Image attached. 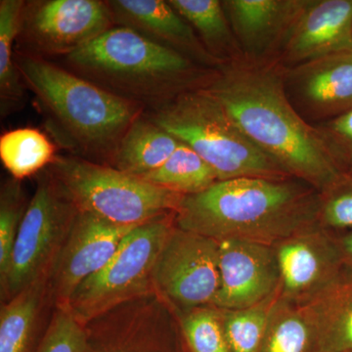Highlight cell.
<instances>
[{"instance_id": "6da1fadb", "label": "cell", "mask_w": 352, "mask_h": 352, "mask_svg": "<svg viewBox=\"0 0 352 352\" xmlns=\"http://www.w3.org/2000/svg\"><path fill=\"white\" fill-rule=\"evenodd\" d=\"M205 88L243 133L291 177L320 194L339 180L344 168L320 131L296 112L283 78L274 71L232 67L217 73Z\"/></svg>"}, {"instance_id": "7a4b0ae2", "label": "cell", "mask_w": 352, "mask_h": 352, "mask_svg": "<svg viewBox=\"0 0 352 352\" xmlns=\"http://www.w3.org/2000/svg\"><path fill=\"white\" fill-rule=\"evenodd\" d=\"M320 201L316 189L296 178H235L182 196L175 224L217 242L235 239L275 245L318 226Z\"/></svg>"}, {"instance_id": "3957f363", "label": "cell", "mask_w": 352, "mask_h": 352, "mask_svg": "<svg viewBox=\"0 0 352 352\" xmlns=\"http://www.w3.org/2000/svg\"><path fill=\"white\" fill-rule=\"evenodd\" d=\"M64 58L69 71L145 111L205 88L217 75L204 73L184 55L120 25Z\"/></svg>"}, {"instance_id": "277c9868", "label": "cell", "mask_w": 352, "mask_h": 352, "mask_svg": "<svg viewBox=\"0 0 352 352\" xmlns=\"http://www.w3.org/2000/svg\"><path fill=\"white\" fill-rule=\"evenodd\" d=\"M15 63L67 147L110 166L124 133L145 109L28 51L16 53Z\"/></svg>"}, {"instance_id": "5b68a950", "label": "cell", "mask_w": 352, "mask_h": 352, "mask_svg": "<svg viewBox=\"0 0 352 352\" xmlns=\"http://www.w3.org/2000/svg\"><path fill=\"white\" fill-rule=\"evenodd\" d=\"M145 113L207 162L219 182L243 177H291L243 133L206 88L185 92Z\"/></svg>"}, {"instance_id": "8992f818", "label": "cell", "mask_w": 352, "mask_h": 352, "mask_svg": "<svg viewBox=\"0 0 352 352\" xmlns=\"http://www.w3.org/2000/svg\"><path fill=\"white\" fill-rule=\"evenodd\" d=\"M48 173L78 212L136 227L175 212L182 196L97 162L57 156Z\"/></svg>"}, {"instance_id": "52a82bcc", "label": "cell", "mask_w": 352, "mask_h": 352, "mask_svg": "<svg viewBox=\"0 0 352 352\" xmlns=\"http://www.w3.org/2000/svg\"><path fill=\"white\" fill-rule=\"evenodd\" d=\"M175 212L134 227L98 272L88 277L69 298V311L85 325L112 308L155 289V268L175 228Z\"/></svg>"}, {"instance_id": "ba28073f", "label": "cell", "mask_w": 352, "mask_h": 352, "mask_svg": "<svg viewBox=\"0 0 352 352\" xmlns=\"http://www.w3.org/2000/svg\"><path fill=\"white\" fill-rule=\"evenodd\" d=\"M78 210L50 173L39 178L14 244L6 277L0 281L2 300H10L47 278Z\"/></svg>"}, {"instance_id": "9c48e42d", "label": "cell", "mask_w": 352, "mask_h": 352, "mask_svg": "<svg viewBox=\"0 0 352 352\" xmlns=\"http://www.w3.org/2000/svg\"><path fill=\"white\" fill-rule=\"evenodd\" d=\"M154 285L175 309L214 307L220 285L219 243L175 226L157 258Z\"/></svg>"}, {"instance_id": "30bf717a", "label": "cell", "mask_w": 352, "mask_h": 352, "mask_svg": "<svg viewBox=\"0 0 352 352\" xmlns=\"http://www.w3.org/2000/svg\"><path fill=\"white\" fill-rule=\"evenodd\" d=\"M113 27L115 23L107 1L50 0L34 3L29 12L25 7L21 30L36 50L32 54L65 57Z\"/></svg>"}, {"instance_id": "8fae6325", "label": "cell", "mask_w": 352, "mask_h": 352, "mask_svg": "<svg viewBox=\"0 0 352 352\" xmlns=\"http://www.w3.org/2000/svg\"><path fill=\"white\" fill-rule=\"evenodd\" d=\"M133 228L78 212L48 273L47 298L56 307H67L76 288L107 264Z\"/></svg>"}, {"instance_id": "7c38bea8", "label": "cell", "mask_w": 352, "mask_h": 352, "mask_svg": "<svg viewBox=\"0 0 352 352\" xmlns=\"http://www.w3.org/2000/svg\"><path fill=\"white\" fill-rule=\"evenodd\" d=\"M281 286L280 296L302 305L344 267L335 234L319 226L289 236L274 245Z\"/></svg>"}, {"instance_id": "4fadbf2b", "label": "cell", "mask_w": 352, "mask_h": 352, "mask_svg": "<svg viewBox=\"0 0 352 352\" xmlns=\"http://www.w3.org/2000/svg\"><path fill=\"white\" fill-rule=\"evenodd\" d=\"M219 243L220 285L214 307L243 309L280 291L281 275L274 245L235 239Z\"/></svg>"}, {"instance_id": "5bb4252c", "label": "cell", "mask_w": 352, "mask_h": 352, "mask_svg": "<svg viewBox=\"0 0 352 352\" xmlns=\"http://www.w3.org/2000/svg\"><path fill=\"white\" fill-rule=\"evenodd\" d=\"M352 50V0L307 1L285 41L289 63Z\"/></svg>"}, {"instance_id": "9a60e30c", "label": "cell", "mask_w": 352, "mask_h": 352, "mask_svg": "<svg viewBox=\"0 0 352 352\" xmlns=\"http://www.w3.org/2000/svg\"><path fill=\"white\" fill-rule=\"evenodd\" d=\"M115 25L127 28L164 47L206 65L219 62L208 54L193 28L170 2L163 0L107 1Z\"/></svg>"}, {"instance_id": "2e32d148", "label": "cell", "mask_w": 352, "mask_h": 352, "mask_svg": "<svg viewBox=\"0 0 352 352\" xmlns=\"http://www.w3.org/2000/svg\"><path fill=\"white\" fill-rule=\"evenodd\" d=\"M289 82L310 113L331 120L339 117L352 110V50L296 66L289 74Z\"/></svg>"}, {"instance_id": "e0dca14e", "label": "cell", "mask_w": 352, "mask_h": 352, "mask_svg": "<svg viewBox=\"0 0 352 352\" xmlns=\"http://www.w3.org/2000/svg\"><path fill=\"white\" fill-rule=\"evenodd\" d=\"M311 323L314 352L352 351V266L300 305Z\"/></svg>"}, {"instance_id": "ac0fdd59", "label": "cell", "mask_w": 352, "mask_h": 352, "mask_svg": "<svg viewBox=\"0 0 352 352\" xmlns=\"http://www.w3.org/2000/svg\"><path fill=\"white\" fill-rule=\"evenodd\" d=\"M222 3L241 43L256 54L276 41H286L307 1L230 0Z\"/></svg>"}, {"instance_id": "d6986e66", "label": "cell", "mask_w": 352, "mask_h": 352, "mask_svg": "<svg viewBox=\"0 0 352 352\" xmlns=\"http://www.w3.org/2000/svg\"><path fill=\"white\" fill-rule=\"evenodd\" d=\"M180 143L150 120L144 112L124 133L110 166L129 175L142 177L161 168Z\"/></svg>"}, {"instance_id": "ffe728a7", "label": "cell", "mask_w": 352, "mask_h": 352, "mask_svg": "<svg viewBox=\"0 0 352 352\" xmlns=\"http://www.w3.org/2000/svg\"><path fill=\"white\" fill-rule=\"evenodd\" d=\"M45 298L47 278H43L2 305L0 352L28 351Z\"/></svg>"}, {"instance_id": "44dd1931", "label": "cell", "mask_w": 352, "mask_h": 352, "mask_svg": "<svg viewBox=\"0 0 352 352\" xmlns=\"http://www.w3.org/2000/svg\"><path fill=\"white\" fill-rule=\"evenodd\" d=\"M168 2L198 34L210 56L219 63L232 56L237 45L222 2L217 0H170Z\"/></svg>"}, {"instance_id": "7402d4cb", "label": "cell", "mask_w": 352, "mask_h": 352, "mask_svg": "<svg viewBox=\"0 0 352 352\" xmlns=\"http://www.w3.org/2000/svg\"><path fill=\"white\" fill-rule=\"evenodd\" d=\"M58 155L50 138L32 127L6 131L0 138V159L14 179L36 175L50 168Z\"/></svg>"}, {"instance_id": "603a6c76", "label": "cell", "mask_w": 352, "mask_h": 352, "mask_svg": "<svg viewBox=\"0 0 352 352\" xmlns=\"http://www.w3.org/2000/svg\"><path fill=\"white\" fill-rule=\"evenodd\" d=\"M315 336L302 307L277 298L258 352H314Z\"/></svg>"}, {"instance_id": "cb8c5ba5", "label": "cell", "mask_w": 352, "mask_h": 352, "mask_svg": "<svg viewBox=\"0 0 352 352\" xmlns=\"http://www.w3.org/2000/svg\"><path fill=\"white\" fill-rule=\"evenodd\" d=\"M141 178L183 196L201 193L219 182L212 166L183 143L161 168Z\"/></svg>"}, {"instance_id": "d4e9b609", "label": "cell", "mask_w": 352, "mask_h": 352, "mask_svg": "<svg viewBox=\"0 0 352 352\" xmlns=\"http://www.w3.org/2000/svg\"><path fill=\"white\" fill-rule=\"evenodd\" d=\"M25 3L22 0L0 1V98L1 113L11 112L24 97L23 80L15 63L13 45L20 32Z\"/></svg>"}, {"instance_id": "484cf974", "label": "cell", "mask_w": 352, "mask_h": 352, "mask_svg": "<svg viewBox=\"0 0 352 352\" xmlns=\"http://www.w3.org/2000/svg\"><path fill=\"white\" fill-rule=\"evenodd\" d=\"M280 291L254 307L221 310L222 324L231 352H258L270 312Z\"/></svg>"}, {"instance_id": "4316f807", "label": "cell", "mask_w": 352, "mask_h": 352, "mask_svg": "<svg viewBox=\"0 0 352 352\" xmlns=\"http://www.w3.org/2000/svg\"><path fill=\"white\" fill-rule=\"evenodd\" d=\"M179 323L190 352H231L219 308L190 310L180 316Z\"/></svg>"}, {"instance_id": "83f0119b", "label": "cell", "mask_w": 352, "mask_h": 352, "mask_svg": "<svg viewBox=\"0 0 352 352\" xmlns=\"http://www.w3.org/2000/svg\"><path fill=\"white\" fill-rule=\"evenodd\" d=\"M19 180L4 184L0 198V281L6 277L21 222L27 210Z\"/></svg>"}, {"instance_id": "f1b7e54d", "label": "cell", "mask_w": 352, "mask_h": 352, "mask_svg": "<svg viewBox=\"0 0 352 352\" xmlns=\"http://www.w3.org/2000/svg\"><path fill=\"white\" fill-rule=\"evenodd\" d=\"M320 196L318 226L330 232L352 230V168Z\"/></svg>"}, {"instance_id": "f546056e", "label": "cell", "mask_w": 352, "mask_h": 352, "mask_svg": "<svg viewBox=\"0 0 352 352\" xmlns=\"http://www.w3.org/2000/svg\"><path fill=\"white\" fill-rule=\"evenodd\" d=\"M87 346L85 326L68 307H56L36 352H85Z\"/></svg>"}, {"instance_id": "4dcf8cb0", "label": "cell", "mask_w": 352, "mask_h": 352, "mask_svg": "<svg viewBox=\"0 0 352 352\" xmlns=\"http://www.w3.org/2000/svg\"><path fill=\"white\" fill-rule=\"evenodd\" d=\"M319 131L342 168H352V110L329 120Z\"/></svg>"}, {"instance_id": "1f68e13d", "label": "cell", "mask_w": 352, "mask_h": 352, "mask_svg": "<svg viewBox=\"0 0 352 352\" xmlns=\"http://www.w3.org/2000/svg\"><path fill=\"white\" fill-rule=\"evenodd\" d=\"M342 263L344 266H352V230L344 231V233L336 236Z\"/></svg>"}, {"instance_id": "d6a6232c", "label": "cell", "mask_w": 352, "mask_h": 352, "mask_svg": "<svg viewBox=\"0 0 352 352\" xmlns=\"http://www.w3.org/2000/svg\"><path fill=\"white\" fill-rule=\"evenodd\" d=\"M351 352H352V351H351Z\"/></svg>"}]
</instances>
